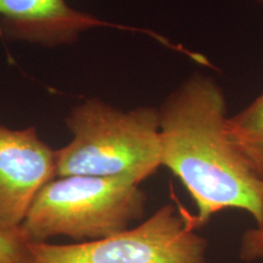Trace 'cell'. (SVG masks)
Listing matches in <instances>:
<instances>
[{
    "label": "cell",
    "instance_id": "cell-5",
    "mask_svg": "<svg viewBox=\"0 0 263 263\" xmlns=\"http://www.w3.org/2000/svg\"><path fill=\"white\" fill-rule=\"evenodd\" d=\"M55 178V150L34 127L10 129L0 124V230L21 228L39 192Z\"/></svg>",
    "mask_w": 263,
    "mask_h": 263
},
{
    "label": "cell",
    "instance_id": "cell-6",
    "mask_svg": "<svg viewBox=\"0 0 263 263\" xmlns=\"http://www.w3.org/2000/svg\"><path fill=\"white\" fill-rule=\"evenodd\" d=\"M116 28L149 34L164 47L185 54L182 45L144 28L117 25L71 8L65 0H0V34L43 47H60L77 42L81 33L93 28Z\"/></svg>",
    "mask_w": 263,
    "mask_h": 263
},
{
    "label": "cell",
    "instance_id": "cell-1",
    "mask_svg": "<svg viewBox=\"0 0 263 263\" xmlns=\"http://www.w3.org/2000/svg\"><path fill=\"white\" fill-rule=\"evenodd\" d=\"M161 166L179 179L195 203L197 228L224 210L263 211V179L250 168L227 132L226 94L212 76L194 72L163 99Z\"/></svg>",
    "mask_w": 263,
    "mask_h": 263
},
{
    "label": "cell",
    "instance_id": "cell-3",
    "mask_svg": "<svg viewBox=\"0 0 263 263\" xmlns=\"http://www.w3.org/2000/svg\"><path fill=\"white\" fill-rule=\"evenodd\" d=\"M147 196L138 184L117 178L57 177L33 201L21 229L32 242L55 236L90 241L116 235L140 221Z\"/></svg>",
    "mask_w": 263,
    "mask_h": 263
},
{
    "label": "cell",
    "instance_id": "cell-10",
    "mask_svg": "<svg viewBox=\"0 0 263 263\" xmlns=\"http://www.w3.org/2000/svg\"><path fill=\"white\" fill-rule=\"evenodd\" d=\"M255 2L257 3V5L263 10V0H255Z\"/></svg>",
    "mask_w": 263,
    "mask_h": 263
},
{
    "label": "cell",
    "instance_id": "cell-4",
    "mask_svg": "<svg viewBox=\"0 0 263 263\" xmlns=\"http://www.w3.org/2000/svg\"><path fill=\"white\" fill-rule=\"evenodd\" d=\"M179 202L108 238L57 245L29 242L31 263H207V241Z\"/></svg>",
    "mask_w": 263,
    "mask_h": 263
},
{
    "label": "cell",
    "instance_id": "cell-2",
    "mask_svg": "<svg viewBox=\"0 0 263 263\" xmlns=\"http://www.w3.org/2000/svg\"><path fill=\"white\" fill-rule=\"evenodd\" d=\"M65 122L73 139L55 150L57 177L117 178L140 185L161 167L157 107L123 111L91 98L72 107Z\"/></svg>",
    "mask_w": 263,
    "mask_h": 263
},
{
    "label": "cell",
    "instance_id": "cell-8",
    "mask_svg": "<svg viewBox=\"0 0 263 263\" xmlns=\"http://www.w3.org/2000/svg\"><path fill=\"white\" fill-rule=\"evenodd\" d=\"M29 240L22 229L0 230V263H31Z\"/></svg>",
    "mask_w": 263,
    "mask_h": 263
},
{
    "label": "cell",
    "instance_id": "cell-7",
    "mask_svg": "<svg viewBox=\"0 0 263 263\" xmlns=\"http://www.w3.org/2000/svg\"><path fill=\"white\" fill-rule=\"evenodd\" d=\"M228 136L250 168L263 179V91L227 120Z\"/></svg>",
    "mask_w": 263,
    "mask_h": 263
},
{
    "label": "cell",
    "instance_id": "cell-9",
    "mask_svg": "<svg viewBox=\"0 0 263 263\" xmlns=\"http://www.w3.org/2000/svg\"><path fill=\"white\" fill-rule=\"evenodd\" d=\"M239 254L240 258L245 262L263 259V211L261 221L242 234Z\"/></svg>",
    "mask_w": 263,
    "mask_h": 263
}]
</instances>
